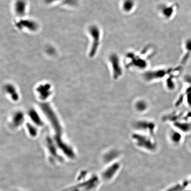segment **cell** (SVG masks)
I'll return each instance as SVG.
<instances>
[{
	"instance_id": "1",
	"label": "cell",
	"mask_w": 191,
	"mask_h": 191,
	"mask_svg": "<svg viewBox=\"0 0 191 191\" xmlns=\"http://www.w3.org/2000/svg\"><path fill=\"white\" fill-rule=\"evenodd\" d=\"M86 33L90 41L88 56L89 58L93 59L95 58L99 51L102 41V30L97 24H91L87 27Z\"/></svg>"
},
{
	"instance_id": "4",
	"label": "cell",
	"mask_w": 191,
	"mask_h": 191,
	"mask_svg": "<svg viewBox=\"0 0 191 191\" xmlns=\"http://www.w3.org/2000/svg\"><path fill=\"white\" fill-rule=\"evenodd\" d=\"M108 63L114 79L117 80L120 78L123 75V67L119 55L115 52L110 53L108 57Z\"/></svg>"
},
{
	"instance_id": "2",
	"label": "cell",
	"mask_w": 191,
	"mask_h": 191,
	"mask_svg": "<svg viewBox=\"0 0 191 191\" xmlns=\"http://www.w3.org/2000/svg\"><path fill=\"white\" fill-rule=\"evenodd\" d=\"M146 53V50H145L140 52L130 51L127 53L125 55L126 66L127 68L145 70L149 66L150 59Z\"/></svg>"
},
{
	"instance_id": "7",
	"label": "cell",
	"mask_w": 191,
	"mask_h": 191,
	"mask_svg": "<svg viewBox=\"0 0 191 191\" xmlns=\"http://www.w3.org/2000/svg\"><path fill=\"white\" fill-rule=\"evenodd\" d=\"M172 71L173 70L171 68H160L146 71L143 76L145 80L150 82L163 79L167 75H171Z\"/></svg>"
},
{
	"instance_id": "8",
	"label": "cell",
	"mask_w": 191,
	"mask_h": 191,
	"mask_svg": "<svg viewBox=\"0 0 191 191\" xmlns=\"http://www.w3.org/2000/svg\"><path fill=\"white\" fill-rule=\"evenodd\" d=\"M136 5L135 0H122L120 4L121 9L124 13L129 14L135 10Z\"/></svg>"
},
{
	"instance_id": "5",
	"label": "cell",
	"mask_w": 191,
	"mask_h": 191,
	"mask_svg": "<svg viewBox=\"0 0 191 191\" xmlns=\"http://www.w3.org/2000/svg\"><path fill=\"white\" fill-rule=\"evenodd\" d=\"M29 7L28 0H14L12 5V9L14 18L28 16Z\"/></svg>"
},
{
	"instance_id": "6",
	"label": "cell",
	"mask_w": 191,
	"mask_h": 191,
	"mask_svg": "<svg viewBox=\"0 0 191 191\" xmlns=\"http://www.w3.org/2000/svg\"><path fill=\"white\" fill-rule=\"evenodd\" d=\"M178 9L177 4H161L158 6V10L160 16L166 20H170L174 17Z\"/></svg>"
},
{
	"instance_id": "3",
	"label": "cell",
	"mask_w": 191,
	"mask_h": 191,
	"mask_svg": "<svg viewBox=\"0 0 191 191\" xmlns=\"http://www.w3.org/2000/svg\"><path fill=\"white\" fill-rule=\"evenodd\" d=\"M13 25L19 32L30 34L38 33L41 27L38 21L28 16L15 18L13 20Z\"/></svg>"
},
{
	"instance_id": "9",
	"label": "cell",
	"mask_w": 191,
	"mask_h": 191,
	"mask_svg": "<svg viewBox=\"0 0 191 191\" xmlns=\"http://www.w3.org/2000/svg\"><path fill=\"white\" fill-rule=\"evenodd\" d=\"M184 48L185 49V54L183 56L182 60V63L184 64L185 62H187L189 59V57L191 54V39H187L184 44Z\"/></svg>"
}]
</instances>
